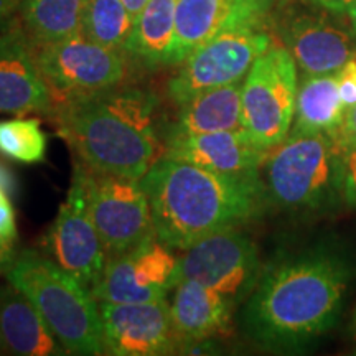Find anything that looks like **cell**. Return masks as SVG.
Returning a JSON list of instances; mask_svg holds the SVG:
<instances>
[{"mask_svg": "<svg viewBox=\"0 0 356 356\" xmlns=\"http://www.w3.org/2000/svg\"><path fill=\"white\" fill-rule=\"evenodd\" d=\"M353 270L348 256L327 246L279 257L249 296L244 333L270 351L305 348L335 327Z\"/></svg>", "mask_w": 356, "mask_h": 356, "instance_id": "cell-1", "label": "cell"}, {"mask_svg": "<svg viewBox=\"0 0 356 356\" xmlns=\"http://www.w3.org/2000/svg\"><path fill=\"white\" fill-rule=\"evenodd\" d=\"M159 108L149 89L115 86L58 101L50 121L83 165L140 180L165 155Z\"/></svg>", "mask_w": 356, "mask_h": 356, "instance_id": "cell-2", "label": "cell"}, {"mask_svg": "<svg viewBox=\"0 0 356 356\" xmlns=\"http://www.w3.org/2000/svg\"><path fill=\"white\" fill-rule=\"evenodd\" d=\"M140 184L149 197L155 234L180 251L218 231L246 225L267 203L262 180L220 175L165 155Z\"/></svg>", "mask_w": 356, "mask_h": 356, "instance_id": "cell-3", "label": "cell"}, {"mask_svg": "<svg viewBox=\"0 0 356 356\" xmlns=\"http://www.w3.org/2000/svg\"><path fill=\"white\" fill-rule=\"evenodd\" d=\"M6 275L40 312L66 355H104L99 302L91 289L35 249L17 252Z\"/></svg>", "mask_w": 356, "mask_h": 356, "instance_id": "cell-4", "label": "cell"}, {"mask_svg": "<svg viewBox=\"0 0 356 356\" xmlns=\"http://www.w3.org/2000/svg\"><path fill=\"white\" fill-rule=\"evenodd\" d=\"M262 168L267 203L286 211L328 210L341 198L335 137L289 132Z\"/></svg>", "mask_w": 356, "mask_h": 356, "instance_id": "cell-5", "label": "cell"}, {"mask_svg": "<svg viewBox=\"0 0 356 356\" xmlns=\"http://www.w3.org/2000/svg\"><path fill=\"white\" fill-rule=\"evenodd\" d=\"M299 73L286 47L270 44L244 76L241 126L269 154L289 136L296 114Z\"/></svg>", "mask_w": 356, "mask_h": 356, "instance_id": "cell-6", "label": "cell"}, {"mask_svg": "<svg viewBox=\"0 0 356 356\" xmlns=\"http://www.w3.org/2000/svg\"><path fill=\"white\" fill-rule=\"evenodd\" d=\"M273 38L264 25H246L225 29L198 47L167 84V95L180 106L200 92L243 81L248 71L267 48Z\"/></svg>", "mask_w": 356, "mask_h": 356, "instance_id": "cell-7", "label": "cell"}, {"mask_svg": "<svg viewBox=\"0 0 356 356\" xmlns=\"http://www.w3.org/2000/svg\"><path fill=\"white\" fill-rule=\"evenodd\" d=\"M261 274L262 264L254 241L231 228L184 249V256L177 259L173 289L184 280H193L221 293L236 307L251 296Z\"/></svg>", "mask_w": 356, "mask_h": 356, "instance_id": "cell-8", "label": "cell"}, {"mask_svg": "<svg viewBox=\"0 0 356 356\" xmlns=\"http://www.w3.org/2000/svg\"><path fill=\"white\" fill-rule=\"evenodd\" d=\"M35 58L56 102L121 86L127 76L126 53L91 42L81 32L38 44Z\"/></svg>", "mask_w": 356, "mask_h": 356, "instance_id": "cell-9", "label": "cell"}, {"mask_svg": "<svg viewBox=\"0 0 356 356\" xmlns=\"http://www.w3.org/2000/svg\"><path fill=\"white\" fill-rule=\"evenodd\" d=\"M83 167L89 216L108 257L121 254L155 233L149 197L139 178Z\"/></svg>", "mask_w": 356, "mask_h": 356, "instance_id": "cell-10", "label": "cell"}, {"mask_svg": "<svg viewBox=\"0 0 356 356\" xmlns=\"http://www.w3.org/2000/svg\"><path fill=\"white\" fill-rule=\"evenodd\" d=\"M43 246L66 273L92 289L99 280L108 254L99 233L89 216L84 186V167L74 163L73 180L55 221L44 234Z\"/></svg>", "mask_w": 356, "mask_h": 356, "instance_id": "cell-11", "label": "cell"}, {"mask_svg": "<svg viewBox=\"0 0 356 356\" xmlns=\"http://www.w3.org/2000/svg\"><path fill=\"white\" fill-rule=\"evenodd\" d=\"M178 257L173 249L150 234L121 254L108 257L96 286L91 289L97 302L134 304L163 300L173 289Z\"/></svg>", "mask_w": 356, "mask_h": 356, "instance_id": "cell-12", "label": "cell"}, {"mask_svg": "<svg viewBox=\"0 0 356 356\" xmlns=\"http://www.w3.org/2000/svg\"><path fill=\"white\" fill-rule=\"evenodd\" d=\"M102 350L113 356H163L177 351L167 299L134 304L99 302Z\"/></svg>", "mask_w": 356, "mask_h": 356, "instance_id": "cell-13", "label": "cell"}, {"mask_svg": "<svg viewBox=\"0 0 356 356\" xmlns=\"http://www.w3.org/2000/svg\"><path fill=\"white\" fill-rule=\"evenodd\" d=\"M56 99L35 58V44L24 26L0 32V114H40L47 119Z\"/></svg>", "mask_w": 356, "mask_h": 356, "instance_id": "cell-14", "label": "cell"}, {"mask_svg": "<svg viewBox=\"0 0 356 356\" xmlns=\"http://www.w3.org/2000/svg\"><path fill=\"white\" fill-rule=\"evenodd\" d=\"M165 157L236 178L262 180L267 152L252 142L244 127L207 134H165Z\"/></svg>", "mask_w": 356, "mask_h": 356, "instance_id": "cell-15", "label": "cell"}, {"mask_svg": "<svg viewBox=\"0 0 356 356\" xmlns=\"http://www.w3.org/2000/svg\"><path fill=\"white\" fill-rule=\"evenodd\" d=\"M280 35L305 76L338 73L356 53L353 38L341 26L312 13L289 17Z\"/></svg>", "mask_w": 356, "mask_h": 356, "instance_id": "cell-16", "label": "cell"}, {"mask_svg": "<svg viewBox=\"0 0 356 356\" xmlns=\"http://www.w3.org/2000/svg\"><path fill=\"white\" fill-rule=\"evenodd\" d=\"M233 309L234 305L213 289L193 280L178 284L170 304L177 351L186 353L191 346L228 332Z\"/></svg>", "mask_w": 356, "mask_h": 356, "instance_id": "cell-17", "label": "cell"}, {"mask_svg": "<svg viewBox=\"0 0 356 356\" xmlns=\"http://www.w3.org/2000/svg\"><path fill=\"white\" fill-rule=\"evenodd\" d=\"M0 332L10 355H66L40 312L10 282L0 287Z\"/></svg>", "mask_w": 356, "mask_h": 356, "instance_id": "cell-18", "label": "cell"}, {"mask_svg": "<svg viewBox=\"0 0 356 356\" xmlns=\"http://www.w3.org/2000/svg\"><path fill=\"white\" fill-rule=\"evenodd\" d=\"M243 81L208 89L184 104L177 106L173 121L162 122V136L165 134H207L243 127Z\"/></svg>", "mask_w": 356, "mask_h": 356, "instance_id": "cell-19", "label": "cell"}, {"mask_svg": "<svg viewBox=\"0 0 356 356\" xmlns=\"http://www.w3.org/2000/svg\"><path fill=\"white\" fill-rule=\"evenodd\" d=\"M175 26L177 0H149L134 22L132 33L124 50L129 60L149 70L170 66Z\"/></svg>", "mask_w": 356, "mask_h": 356, "instance_id": "cell-20", "label": "cell"}, {"mask_svg": "<svg viewBox=\"0 0 356 356\" xmlns=\"http://www.w3.org/2000/svg\"><path fill=\"white\" fill-rule=\"evenodd\" d=\"M345 118L337 73L305 76L299 84L291 132L325 134L338 139Z\"/></svg>", "mask_w": 356, "mask_h": 356, "instance_id": "cell-21", "label": "cell"}, {"mask_svg": "<svg viewBox=\"0 0 356 356\" xmlns=\"http://www.w3.org/2000/svg\"><path fill=\"white\" fill-rule=\"evenodd\" d=\"M241 0H177L170 66H178L228 24Z\"/></svg>", "mask_w": 356, "mask_h": 356, "instance_id": "cell-22", "label": "cell"}, {"mask_svg": "<svg viewBox=\"0 0 356 356\" xmlns=\"http://www.w3.org/2000/svg\"><path fill=\"white\" fill-rule=\"evenodd\" d=\"M83 0H20L22 25L35 47L79 33Z\"/></svg>", "mask_w": 356, "mask_h": 356, "instance_id": "cell-23", "label": "cell"}, {"mask_svg": "<svg viewBox=\"0 0 356 356\" xmlns=\"http://www.w3.org/2000/svg\"><path fill=\"white\" fill-rule=\"evenodd\" d=\"M132 29L134 19L121 0H83L81 2L79 32L91 42L124 51Z\"/></svg>", "mask_w": 356, "mask_h": 356, "instance_id": "cell-24", "label": "cell"}, {"mask_svg": "<svg viewBox=\"0 0 356 356\" xmlns=\"http://www.w3.org/2000/svg\"><path fill=\"white\" fill-rule=\"evenodd\" d=\"M48 137L38 119L0 121V157L25 165L42 163L47 159Z\"/></svg>", "mask_w": 356, "mask_h": 356, "instance_id": "cell-25", "label": "cell"}, {"mask_svg": "<svg viewBox=\"0 0 356 356\" xmlns=\"http://www.w3.org/2000/svg\"><path fill=\"white\" fill-rule=\"evenodd\" d=\"M338 140V170L343 202L356 210V140Z\"/></svg>", "mask_w": 356, "mask_h": 356, "instance_id": "cell-26", "label": "cell"}, {"mask_svg": "<svg viewBox=\"0 0 356 356\" xmlns=\"http://www.w3.org/2000/svg\"><path fill=\"white\" fill-rule=\"evenodd\" d=\"M337 81L341 102H343L346 113H348L353 106H356V58L346 61L343 68L338 71Z\"/></svg>", "mask_w": 356, "mask_h": 356, "instance_id": "cell-27", "label": "cell"}, {"mask_svg": "<svg viewBox=\"0 0 356 356\" xmlns=\"http://www.w3.org/2000/svg\"><path fill=\"white\" fill-rule=\"evenodd\" d=\"M17 220L10 197L0 200V241L15 244L17 241Z\"/></svg>", "mask_w": 356, "mask_h": 356, "instance_id": "cell-28", "label": "cell"}, {"mask_svg": "<svg viewBox=\"0 0 356 356\" xmlns=\"http://www.w3.org/2000/svg\"><path fill=\"white\" fill-rule=\"evenodd\" d=\"M0 188H2L8 197H15L17 191H19V180L17 175L8 165L3 162H0Z\"/></svg>", "mask_w": 356, "mask_h": 356, "instance_id": "cell-29", "label": "cell"}, {"mask_svg": "<svg viewBox=\"0 0 356 356\" xmlns=\"http://www.w3.org/2000/svg\"><path fill=\"white\" fill-rule=\"evenodd\" d=\"M312 6L323 8V10L332 12V13H345L348 12V8L353 0H307Z\"/></svg>", "mask_w": 356, "mask_h": 356, "instance_id": "cell-30", "label": "cell"}, {"mask_svg": "<svg viewBox=\"0 0 356 356\" xmlns=\"http://www.w3.org/2000/svg\"><path fill=\"white\" fill-rule=\"evenodd\" d=\"M338 139H343V140H356V106H353L348 113H346L345 122L341 126L340 136Z\"/></svg>", "mask_w": 356, "mask_h": 356, "instance_id": "cell-31", "label": "cell"}, {"mask_svg": "<svg viewBox=\"0 0 356 356\" xmlns=\"http://www.w3.org/2000/svg\"><path fill=\"white\" fill-rule=\"evenodd\" d=\"M17 252L13 244L10 243H3L0 241V274H6L8 270V267L12 266L13 259H15Z\"/></svg>", "mask_w": 356, "mask_h": 356, "instance_id": "cell-32", "label": "cell"}, {"mask_svg": "<svg viewBox=\"0 0 356 356\" xmlns=\"http://www.w3.org/2000/svg\"><path fill=\"white\" fill-rule=\"evenodd\" d=\"M19 7L20 0H0V24L6 22Z\"/></svg>", "mask_w": 356, "mask_h": 356, "instance_id": "cell-33", "label": "cell"}, {"mask_svg": "<svg viewBox=\"0 0 356 356\" xmlns=\"http://www.w3.org/2000/svg\"><path fill=\"white\" fill-rule=\"evenodd\" d=\"M121 2L124 3V7L127 8V12L131 13L134 22H136V19L140 15V12L144 10V7L147 6L149 0H121Z\"/></svg>", "mask_w": 356, "mask_h": 356, "instance_id": "cell-34", "label": "cell"}, {"mask_svg": "<svg viewBox=\"0 0 356 356\" xmlns=\"http://www.w3.org/2000/svg\"><path fill=\"white\" fill-rule=\"evenodd\" d=\"M348 17H350V24H351V30H353V35L356 38V0H353V3H351L350 8H348Z\"/></svg>", "mask_w": 356, "mask_h": 356, "instance_id": "cell-35", "label": "cell"}, {"mask_svg": "<svg viewBox=\"0 0 356 356\" xmlns=\"http://www.w3.org/2000/svg\"><path fill=\"white\" fill-rule=\"evenodd\" d=\"M6 353H8V348L6 345V340H3L2 337V332H0V355H6Z\"/></svg>", "mask_w": 356, "mask_h": 356, "instance_id": "cell-36", "label": "cell"}, {"mask_svg": "<svg viewBox=\"0 0 356 356\" xmlns=\"http://www.w3.org/2000/svg\"><path fill=\"white\" fill-rule=\"evenodd\" d=\"M7 197H8V195L6 193V191L0 188V200H3V198H7Z\"/></svg>", "mask_w": 356, "mask_h": 356, "instance_id": "cell-37", "label": "cell"}, {"mask_svg": "<svg viewBox=\"0 0 356 356\" xmlns=\"http://www.w3.org/2000/svg\"><path fill=\"white\" fill-rule=\"evenodd\" d=\"M353 332H355V335H356V310H355V317H353Z\"/></svg>", "mask_w": 356, "mask_h": 356, "instance_id": "cell-38", "label": "cell"}]
</instances>
